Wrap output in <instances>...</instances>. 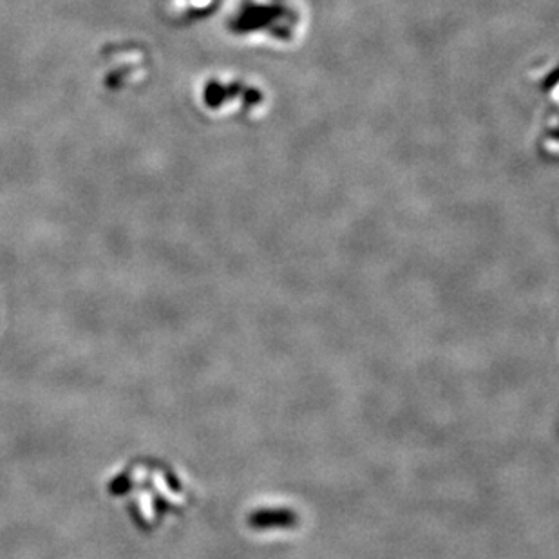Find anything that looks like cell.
I'll return each instance as SVG.
<instances>
[{
	"label": "cell",
	"mask_w": 559,
	"mask_h": 559,
	"mask_svg": "<svg viewBox=\"0 0 559 559\" xmlns=\"http://www.w3.org/2000/svg\"><path fill=\"white\" fill-rule=\"evenodd\" d=\"M104 492L141 534L182 519L197 502L190 480L170 462L153 456H136L114 467L105 476Z\"/></svg>",
	"instance_id": "1"
},
{
	"label": "cell",
	"mask_w": 559,
	"mask_h": 559,
	"mask_svg": "<svg viewBox=\"0 0 559 559\" xmlns=\"http://www.w3.org/2000/svg\"><path fill=\"white\" fill-rule=\"evenodd\" d=\"M228 28L243 40L286 48L301 38L304 9L299 0H238Z\"/></svg>",
	"instance_id": "2"
},
{
	"label": "cell",
	"mask_w": 559,
	"mask_h": 559,
	"mask_svg": "<svg viewBox=\"0 0 559 559\" xmlns=\"http://www.w3.org/2000/svg\"><path fill=\"white\" fill-rule=\"evenodd\" d=\"M203 109L216 118L255 120L266 107V94L255 82L236 74L210 77L201 87Z\"/></svg>",
	"instance_id": "3"
},
{
	"label": "cell",
	"mask_w": 559,
	"mask_h": 559,
	"mask_svg": "<svg viewBox=\"0 0 559 559\" xmlns=\"http://www.w3.org/2000/svg\"><path fill=\"white\" fill-rule=\"evenodd\" d=\"M218 4L219 0H167V9L177 21H196Z\"/></svg>",
	"instance_id": "4"
}]
</instances>
